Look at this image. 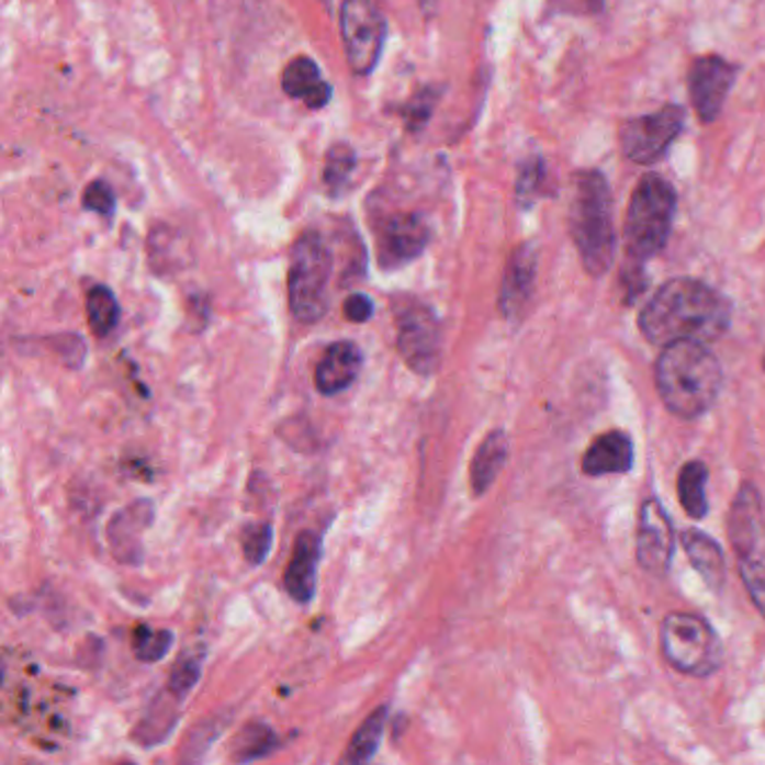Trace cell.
I'll list each match as a JSON object with an SVG mask.
<instances>
[{
    "label": "cell",
    "mask_w": 765,
    "mask_h": 765,
    "mask_svg": "<svg viewBox=\"0 0 765 765\" xmlns=\"http://www.w3.org/2000/svg\"><path fill=\"white\" fill-rule=\"evenodd\" d=\"M732 305L719 292L698 279H672L644 305L638 326L653 346L674 341L721 339L730 328Z\"/></svg>",
    "instance_id": "obj_1"
},
{
    "label": "cell",
    "mask_w": 765,
    "mask_h": 765,
    "mask_svg": "<svg viewBox=\"0 0 765 765\" xmlns=\"http://www.w3.org/2000/svg\"><path fill=\"white\" fill-rule=\"evenodd\" d=\"M723 367L702 341L662 346L655 362V386L670 414L694 420L707 414L723 389Z\"/></svg>",
    "instance_id": "obj_2"
},
{
    "label": "cell",
    "mask_w": 765,
    "mask_h": 765,
    "mask_svg": "<svg viewBox=\"0 0 765 765\" xmlns=\"http://www.w3.org/2000/svg\"><path fill=\"white\" fill-rule=\"evenodd\" d=\"M569 229L584 270L590 277L606 274L616 259V225L614 198H610V189L601 173H575Z\"/></svg>",
    "instance_id": "obj_3"
},
{
    "label": "cell",
    "mask_w": 765,
    "mask_h": 765,
    "mask_svg": "<svg viewBox=\"0 0 765 765\" xmlns=\"http://www.w3.org/2000/svg\"><path fill=\"white\" fill-rule=\"evenodd\" d=\"M676 214L674 187L655 173L644 176L629 202L625 245L629 261L644 263L665 249Z\"/></svg>",
    "instance_id": "obj_4"
},
{
    "label": "cell",
    "mask_w": 765,
    "mask_h": 765,
    "mask_svg": "<svg viewBox=\"0 0 765 765\" xmlns=\"http://www.w3.org/2000/svg\"><path fill=\"white\" fill-rule=\"evenodd\" d=\"M333 257L317 232H305L292 247L288 296L290 311L303 324H317L328 311Z\"/></svg>",
    "instance_id": "obj_5"
},
{
    "label": "cell",
    "mask_w": 765,
    "mask_h": 765,
    "mask_svg": "<svg viewBox=\"0 0 765 765\" xmlns=\"http://www.w3.org/2000/svg\"><path fill=\"white\" fill-rule=\"evenodd\" d=\"M728 530L743 584L761 616H765V517L761 494L752 483L741 485L736 492Z\"/></svg>",
    "instance_id": "obj_6"
},
{
    "label": "cell",
    "mask_w": 765,
    "mask_h": 765,
    "mask_svg": "<svg viewBox=\"0 0 765 765\" xmlns=\"http://www.w3.org/2000/svg\"><path fill=\"white\" fill-rule=\"evenodd\" d=\"M660 646L680 674L707 678L723 665V644L713 627L696 614H670L660 627Z\"/></svg>",
    "instance_id": "obj_7"
},
{
    "label": "cell",
    "mask_w": 765,
    "mask_h": 765,
    "mask_svg": "<svg viewBox=\"0 0 765 765\" xmlns=\"http://www.w3.org/2000/svg\"><path fill=\"white\" fill-rule=\"evenodd\" d=\"M339 30L352 72L362 77L373 72L386 38V21L378 0H344Z\"/></svg>",
    "instance_id": "obj_8"
},
{
    "label": "cell",
    "mask_w": 765,
    "mask_h": 765,
    "mask_svg": "<svg viewBox=\"0 0 765 765\" xmlns=\"http://www.w3.org/2000/svg\"><path fill=\"white\" fill-rule=\"evenodd\" d=\"M397 350L418 375H431L440 367V324L425 303L409 301L397 308Z\"/></svg>",
    "instance_id": "obj_9"
},
{
    "label": "cell",
    "mask_w": 765,
    "mask_h": 765,
    "mask_svg": "<svg viewBox=\"0 0 765 765\" xmlns=\"http://www.w3.org/2000/svg\"><path fill=\"white\" fill-rule=\"evenodd\" d=\"M685 126V111L680 106H665L657 113L631 120L620 135L625 156L635 165H653L680 135Z\"/></svg>",
    "instance_id": "obj_10"
},
{
    "label": "cell",
    "mask_w": 765,
    "mask_h": 765,
    "mask_svg": "<svg viewBox=\"0 0 765 765\" xmlns=\"http://www.w3.org/2000/svg\"><path fill=\"white\" fill-rule=\"evenodd\" d=\"M674 524L665 505L657 498H646L638 513L635 559L638 564L655 577L667 575L674 556Z\"/></svg>",
    "instance_id": "obj_11"
},
{
    "label": "cell",
    "mask_w": 765,
    "mask_h": 765,
    "mask_svg": "<svg viewBox=\"0 0 765 765\" xmlns=\"http://www.w3.org/2000/svg\"><path fill=\"white\" fill-rule=\"evenodd\" d=\"M736 68L721 57H700L689 68V97L700 122L717 120L732 90Z\"/></svg>",
    "instance_id": "obj_12"
},
{
    "label": "cell",
    "mask_w": 765,
    "mask_h": 765,
    "mask_svg": "<svg viewBox=\"0 0 765 765\" xmlns=\"http://www.w3.org/2000/svg\"><path fill=\"white\" fill-rule=\"evenodd\" d=\"M429 229L420 216L397 214L389 218L378 236V254L384 268H400L412 263L425 251Z\"/></svg>",
    "instance_id": "obj_13"
},
{
    "label": "cell",
    "mask_w": 765,
    "mask_h": 765,
    "mask_svg": "<svg viewBox=\"0 0 765 765\" xmlns=\"http://www.w3.org/2000/svg\"><path fill=\"white\" fill-rule=\"evenodd\" d=\"M537 279V251L532 245H521L513 251V257L507 261L500 294H498V308L505 319L515 322L521 319L526 313L532 290Z\"/></svg>",
    "instance_id": "obj_14"
},
{
    "label": "cell",
    "mask_w": 765,
    "mask_h": 765,
    "mask_svg": "<svg viewBox=\"0 0 765 765\" xmlns=\"http://www.w3.org/2000/svg\"><path fill=\"white\" fill-rule=\"evenodd\" d=\"M156 519L150 500H135L120 509L109 524V543L117 561L137 566L142 561V532Z\"/></svg>",
    "instance_id": "obj_15"
},
{
    "label": "cell",
    "mask_w": 765,
    "mask_h": 765,
    "mask_svg": "<svg viewBox=\"0 0 765 765\" xmlns=\"http://www.w3.org/2000/svg\"><path fill=\"white\" fill-rule=\"evenodd\" d=\"M319 561L322 537L317 532H301L294 541L290 564L285 569V590L294 601L308 604L315 597Z\"/></svg>",
    "instance_id": "obj_16"
},
{
    "label": "cell",
    "mask_w": 765,
    "mask_h": 765,
    "mask_svg": "<svg viewBox=\"0 0 765 765\" xmlns=\"http://www.w3.org/2000/svg\"><path fill=\"white\" fill-rule=\"evenodd\" d=\"M633 468V440L625 431H606L597 436L582 455V472L586 476L627 474Z\"/></svg>",
    "instance_id": "obj_17"
},
{
    "label": "cell",
    "mask_w": 765,
    "mask_h": 765,
    "mask_svg": "<svg viewBox=\"0 0 765 765\" xmlns=\"http://www.w3.org/2000/svg\"><path fill=\"white\" fill-rule=\"evenodd\" d=\"M362 369V350L352 341H337L328 346L315 371V386L322 395H337L346 391Z\"/></svg>",
    "instance_id": "obj_18"
},
{
    "label": "cell",
    "mask_w": 765,
    "mask_h": 765,
    "mask_svg": "<svg viewBox=\"0 0 765 765\" xmlns=\"http://www.w3.org/2000/svg\"><path fill=\"white\" fill-rule=\"evenodd\" d=\"M680 541H683V548L691 561V566L696 569V573L705 580V584L711 590L719 593L725 584L723 548L711 537L702 535L700 530H685Z\"/></svg>",
    "instance_id": "obj_19"
},
{
    "label": "cell",
    "mask_w": 765,
    "mask_h": 765,
    "mask_svg": "<svg viewBox=\"0 0 765 765\" xmlns=\"http://www.w3.org/2000/svg\"><path fill=\"white\" fill-rule=\"evenodd\" d=\"M507 455H509V440L503 429H494L492 434L483 438L481 447L474 453V461L470 465V483L476 496L485 494L492 487V483L496 481V476L500 474L507 461Z\"/></svg>",
    "instance_id": "obj_20"
},
{
    "label": "cell",
    "mask_w": 765,
    "mask_h": 765,
    "mask_svg": "<svg viewBox=\"0 0 765 765\" xmlns=\"http://www.w3.org/2000/svg\"><path fill=\"white\" fill-rule=\"evenodd\" d=\"M180 702H182V698H178L169 689L165 691V696L160 694L156 700H153L148 711L144 713L142 723L135 730V739L146 747L165 741L171 734V730L176 728Z\"/></svg>",
    "instance_id": "obj_21"
},
{
    "label": "cell",
    "mask_w": 765,
    "mask_h": 765,
    "mask_svg": "<svg viewBox=\"0 0 765 765\" xmlns=\"http://www.w3.org/2000/svg\"><path fill=\"white\" fill-rule=\"evenodd\" d=\"M707 479V465L700 461H689L678 474V498L691 519H702L709 509Z\"/></svg>",
    "instance_id": "obj_22"
},
{
    "label": "cell",
    "mask_w": 765,
    "mask_h": 765,
    "mask_svg": "<svg viewBox=\"0 0 765 765\" xmlns=\"http://www.w3.org/2000/svg\"><path fill=\"white\" fill-rule=\"evenodd\" d=\"M386 717H389L386 707H378L371 711V717L352 734L348 750L341 756L344 763H367L375 756L386 728Z\"/></svg>",
    "instance_id": "obj_23"
},
{
    "label": "cell",
    "mask_w": 765,
    "mask_h": 765,
    "mask_svg": "<svg viewBox=\"0 0 765 765\" xmlns=\"http://www.w3.org/2000/svg\"><path fill=\"white\" fill-rule=\"evenodd\" d=\"M88 324L97 337H106L120 324V303L106 285H94L86 299Z\"/></svg>",
    "instance_id": "obj_24"
},
{
    "label": "cell",
    "mask_w": 765,
    "mask_h": 765,
    "mask_svg": "<svg viewBox=\"0 0 765 765\" xmlns=\"http://www.w3.org/2000/svg\"><path fill=\"white\" fill-rule=\"evenodd\" d=\"M279 745L277 734L261 723H254L243 728L238 739L234 741V758L236 761H257L268 756Z\"/></svg>",
    "instance_id": "obj_25"
},
{
    "label": "cell",
    "mask_w": 765,
    "mask_h": 765,
    "mask_svg": "<svg viewBox=\"0 0 765 765\" xmlns=\"http://www.w3.org/2000/svg\"><path fill=\"white\" fill-rule=\"evenodd\" d=\"M319 75V66L313 59L299 57L283 72V90L292 99H305L322 83Z\"/></svg>",
    "instance_id": "obj_26"
},
{
    "label": "cell",
    "mask_w": 765,
    "mask_h": 765,
    "mask_svg": "<svg viewBox=\"0 0 765 765\" xmlns=\"http://www.w3.org/2000/svg\"><path fill=\"white\" fill-rule=\"evenodd\" d=\"M355 162L357 158L348 144H335L328 150L326 167H324V182L333 193L341 191V187L348 182L350 173L355 171Z\"/></svg>",
    "instance_id": "obj_27"
},
{
    "label": "cell",
    "mask_w": 765,
    "mask_h": 765,
    "mask_svg": "<svg viewBox=\"0 0 765 765\" xmlns=\"http://www.w3.org/2000/svg\"><path fill=\"white\" fill-rule=\"evenodd\" d=\"M171 646H173L171 631H153L148 627H137L133 638L135 655L144 662H158L171 651Z\"/></svg>",
    "instance_id": "obj_28"
},
{
    "label": "cell",
    "mask_w": 765,
    "mask_h": 765,
    "mask_svg": "<svg viewBox=\"0 0 765 765\" xmlns=\"http://www.w3.org/2000/svg\"><path fill=\"white\" fill-rule=\"evenodd\" d=\"M243 552L251 566H261L272 548V526L270 524H251L243 532Z\"/></svg>",
    "instance_id": "obj_29"
},
{
    "label": "cell",
    "mask_w": 765,
    "mask_h": 765,
    "mask_svg": "<svg viewBox=\"0 0 765 765\" xmlns=\"http://www.w3.org/2000/svg\"><path fill=\"white\" fill-rule=\"evenodd\" d=\"M543 180H545V167L541 158H530L528 162H524L519 171V180H517V200L524 210H528L537 200Z\"/></svg>",
    "instance_id": "obj_30"
},
{
    "label": "cell",
    "mask_w": 765,
    "mask_h": 765,
    "mask_svg": "<svg viewBox=\"0 0 765 765\" xmlns=\"http://www.w3.org/2000/svg\"><path fill=\"white\" fill-rule=\"evenodd\" d=\"M200 662L202 657L198 653H189L182 660H178L176 667L171 670L167 689L184 700L189 691L195 687V683L200 680Z\"/></svg>",
    "instance_id": "obj_31"
},
{
    "label": "cell",
    "mask_w": 765,
    "mask_h": 765,
    "mask_svg": "<svg viewBox=\"0 0 765 765\" xmlns=\"http://www.w3.org/2000/svg\"><path fill=\"white\" fill-rule=\"evenodd\" d=\"M83 207L90 210V212H97L101 216H111L113 210H115V193H113V189L104 180L90 182L86 187V191H83Z\"/></svg>",
    "instance_id": "obj_32"
},
{
    "label": "cell",
    "mask_w": 765,
    "mask_h": 765,
    "mask_svg": "<svg viewBox=\"0 0 765 765\" xmlns=\"http://www.w3.org/2000/svg\"><path fill=\"white\" fill-rule=\"evenodd\" d=\"M436 99H438V92L436 90H423L412 104L409 109H406V117H409V128L412 131H420L431 113H434V106H436Z\"/></svg>",
    "instance_id": "obj_33"
},
{
    "label": "cell",
    "mask_w": 765,
    "mask_h": 765,
    "mask_svg": "<svg viewBox=\"0 0 765 765\" xmlns=\"http://www.w3.org/2000/svg\"><path fill=\"white\" fill-rule=\"evenodd\" d=\"M53 348L61 355V360L66 362V367L70 369H79L86 360V344L81 337L77 335H61V337H55L53 339Z\"/></svg>",
    "instance_id": "obj_34"
},
{
    "label": "cell",
    "mask_w": 765,
    "mask_h": 765,
    "mask_svg": "<svg viewBox=\"0 0 765 765\" xmlns=\"http://www.w3.org/2000/svg\"><path fill=\"white\" fill-rule=\"evenodd\" d=\"M344 315L352 324H364L373 317V301L367 294H350L344 303Z\"/></svg>",
    "instance_id": "obj_35"
},
{
    "label": "cell",
    "mask_w": 765,
    "mask_h": 765,
    "mask_svg": "<svg viewBox=\"0 0 765 765\" xmlns=\"http://www.w3.org/2000/svg\"><path fill=\"white\" fill-rule=\"evenodd\" d=\"M328 99H330V86L322 81L303 101L308 104V109H322L328 104Z\"/></svg>",
    "instance_id": "obj_36"
},
{
    "label": "cell",
    "mask_w": 765,
    "mask_h": 765,
    "mask_svg": "<svg viewBox=\"0 0 765 765\" xmlns=\"http://www.w3.org/2000/svg\"><path fill=\"white\" fill-rule=\"evenodd\" d=\"M763 369H765V355H763Z\"/></svg>",
    "instance_id": "obj_37"
}]
</instances>
